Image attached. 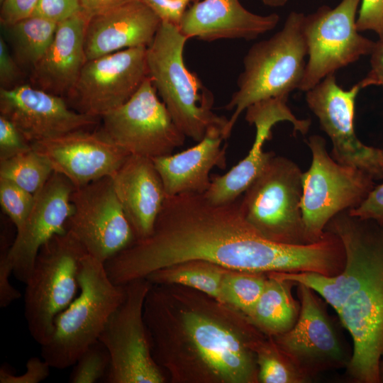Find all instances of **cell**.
<instances>
[{"mask_svg": "<svg viewBox=\"0 0 383 383\" xmlns=\"http://www.w3.org/2000/svg\"><path fill=\"white\" fill-rule=\"evenodd\" d=\"M201 260L229 270L255 272L316 271L321 254L315 243L272 241L245 218L240 200L209 203L203 194L167 196L152 233L104 262L116 284L145 278L179 262Z\"/></svg>", "mask_w": 383, "mask_h": 383, "instance_id": "obj_1", "label": "cell"}, {"mask_svg": "<svg viewBox=\"0 0 383 383\" xmlns=\"http://www.w3.org/2000/svg\"><path fill=\"white\" fill-rule=\"evenodd\" d=\"M143 317L170 383H259L254 348L267 335L242 311L197 289L152 284Z\"/></svg>", "mask_w": 383, "mask_h": 383, "instance_id": "obj_2", "label": "cell"}, {"mask_svg": "<svg viewBox=\"0 0 383 383\" xmlns=\"http://www.w3.org/2000/svg\"><path fill=\"white\" fill-rule=\"evenodd\" d=\"M340 239L345 255L341 272L329 285L336 311L353 340L347 365L359 383H380L383 357V225L351 216H334L326 229Z\"/></svg>", "mask_w": 383, "mask_h": 383, "instance_id": "obj_3", "label": "cell"}, {"mask_svg": "<svg viewBox=\"0 0 383 383\" xmlns=\"http://www.w3.org/2000/svg\"><path fill=\"white\" fill-rule=\"evenodd\" d=\"M304 15L290 12L279 30L254 43L248 50L237 79V90L225 106L234 111L223 133L225 140L249 106L270 99H287L292 91L299 89L308 56L303 30Z\"/></svg>", "mask_w": 383, "mask_h": 383, "instance_id": "obj_4", "label": "cell"}, {"mask_svg": "<svg viewBox=\"0 0 383 383\" xmlns=\"http://www.w3.org/2000/svg\"><path fill=\"white\" fill-rule=\"evenodd\" d=\"M187 40L177 25L162 21L146 48V60L148 77L174 123L186 137L199 142L212 126L225 131L228 119L212 111V93L184 64Z\"/></svg>", "mask_w": 383, "mask_h": 383, "instance_id": "obj_5", "label": "cell"}, {"mask_svg": "<svg viewBox=\"0 0 383 383\" xmlns=\"http://www.w3.org/2000/svg\"><path fill=\"white\" fill-rule=\"evenodd\" d=\"M79 283L78 295L56 317L51 339L40 346L41 357L55 369L74 365L99 340L126 295V285L114 284L104 263L89 254L82 260Z\"/></svg>", "mask_w": 383, "mask_h": 383, "instance_id": "obj_6", "label": "cell"}, {"mask_svg": "<svg viewBox=\"0 0 383 383\" xmlns=\"http://www.w3.org/2000/svg\"><path fill=\"white\" fill-rule=\"evenodd\" d=\"M87 254L66 230L40 248L26 284L24 316L30 335L40 346L51 339L56 317L78 295L82 260Z\"/></svg>", "mask_w": 383, "mask_h": 383, "instance_id": "obj_7", "label": "cell"}, {"mask_svg": "<svg viewBox=\"0 0 383 383\" xmlns=\"http://www.w3.org/2000/svg\"><path fill=\"white\" fill-rule=\"evenodd\" d=\"M307 143L312 159L302 174L301 207L305 235L312 243L321 239L334 216L359 206L375 185L365 172L340 164L331 157L323 137L311 135Z\"/></svg>", "mask_w": 383, "mask_h": 383, "instance_id": "obj_8", "label": "cell"}, {"mask_svg": "<svg viewBox=\"0 0 383 383\" xmlns=\"http://www.w3.org/2000/svg\"><path fill=\"white\" fill-rule=\"evenodd\" d=\"M303 172L292 160L274 155L244 192L240 209L264 237L279 243L308 244L301 207Z\"/></svg>", "mask_w": 383, "mask_h": 383, "instance_id": "obj_9", "label": "cell"}, {"mask_svg": "<svg viewBox=\"0 0 383 383\" xmlns=\"http://www.w3.org/2000/svg\"><path fill=\"white\" fill-rule=\"evenodd\" d=\"M126 285L123 301L99 337L108 350L111 363L106 383H165L164 371L154 360L143 309L152 284L145 278Z\"/></svg>", "mask_w": 383, "mask_h": 383, "instance_id": "obj_10", "label": "cell"}, {"mask_svg": "<svg viewBox=\"0 0 383 383\" xmlns=\"http://www.w3.org/2000/svg\"><path fill=\"white\" fill-rule=\"evenodd\" d=\"M361 0H341L334 8L321 6L304 15L308 47L299 90L306 91L329 74L370 55L374 41L361 35L356 20Z\"/></svg>", "mask_w": 383, "mask_h": 383, "instance_id": "obj_11", "label": "cell"}, {"mask_svg": "<svg viewBox=\"0 0 383 383\" xmlns=\"http://www.w3.org/2000/svg\"><path fill=\"white\" fill-rule=\"evenodd\" d=\"M99 131L129 155L172 154L186 136L172 120L149 77L125 104L103 116Z\"/></svg>", "mask_w": 383, "mask_h": 383, "instance_id": "obj_12", "label": "cell"}, {"mask_svg": "<svg viewBox=\"0 0 383 383\" xmlns=\"http://www.w3.org/2000/svg\"><path fill=\"white\" fill-rule=\"evenodd\" d=\"M71 201L73 211L65 230L79 240L89 255L104 263L135 240L111 177L75 188Z\"/></svg>", "mask_w": 383, "mask_h": 383, "instance_id": "obj_13", "label": "cell"}, {"mask_svg": "<svg viewBox=\"0 0 383 383\" xmlns=\"http://www.w3.org/2000/svg\"><path fill=\"white\" fill-rule=\"evenodd\" d=\"M359 82L348 90L340 87L335 74H329L306 92V102L332 143L331 157L338 163L360 169L374 180L383 179V149L368 146L354 128Z\"/></svg>", "mask_w": 383, "mask_h": 383, "instance_id": "obj_14", "label": "cell"}, {"mask_svg": "<svg viewBox=\"0 0 383 383\" xmlns=\"http://www.w3.org/2000/svg\"><path fill=\"white\" fill-rule=\"evenodd\" d=\"M147 47H135L85 62L68 95L77 111L101 118L121 106L148 77Z\"/></svg>", "mask_w": 383, "mask_h": 383, "instance_id": "obj_15", "label": "cell"}, {"mask_svg": "<svg viewBox=\"0 0 383 383\" xmlns=\"http://www.w3.org/2000/svg\"><path fill=\"white\" fill-rule=\"evenodd\" d=\"M297 285L300 311L295 324L271 337L306 381L321 372L347 367L350 357L317 294L304 284Z\"/></svg>", "mask_w": 383, "mask_h": 383, "instance_id": "obj_16", "label": "cell"}, {"mask_svg": "<svg viewBox=\"0 0 383 383\" xmlns=\"http://www.w3.org/2000/svg\"><path fill=\"white\" fill-rule=\"evenodd\" d=\"M0 115L11 121L31 144L89 130L101 119L72 110L63 97L31 84L1 88Z\"/></svg>", "mask_w": 383, "mask_h": 383, "instance_id": "obj_17", "label": "cell"}, {"mask_svg": "<svg viewBox=\"0 0 383 383\" xmlns=\"http://www.w3.org/2000/svg\"><path fill=\"white\" fill-rule=\"evenodd\" d=\"M285 98H274L254 104L246 109L245 119L256 128V134L248 154L223 175L211 177L209 188L204 193L206 199L213 205H222L238 199L261 174L275 155L265 152L263 145L272 138V128L280 121H289L294 132L306 134L310 127L309 119H299L287 106Z\"/></svg>", "mask_w": 383, "mask_h": 383, "instance_id": "obj_18", "label": "cell"}, {"mask_svg": "<svg viewBox=\"0 0 383 383\" xmlns=\"http://www.w3.org/2000/svg\"><path fill=\"white\" fill-rule=\"evenodd\" d=\"M74 189L65 176L54 172L34 195L33 207L8 251L13 274L18 281L28 282L40 248L65 231L73 211L71 196Z\"/></svg>", "mask_w": 383, "mask_h": 383, "instance_id": "obj_19", "label": "cell"}, {"mask_svg": "<svg viewBox=\"0 0 383 383\" xmlns=\"http://www.w3.org/2000/svg\"><path fill=\"white\" fill-rule=\"evenodd\" d=\"M31 146L75 188L111 177L129 155L99 131H77Z\"/></svg>", "mask_w": 383, "mask_h": 383, "instance_id": "obj_20", "label": "cell"}, {"mask_svg": "<svg viewBox=\"0 0 383 383\" xmlns=\"http://www.w3.org/2000/svg\"><path fill=\"white\" fill-rule=\"evenodd\" d=\"M162 21L143 0H131L89 18L84 35L86 60L131 48L148 47Z\"/></svg>", "mask_w": 383, "mask_h": 383, "instance_id": "obj_21", "label": "cell"}, {"mask_svg": "<svg viewBox=\"0 0 383 383\" xmlns=\"http://www.w3.org/2000/svg\"><path fill=\"white\" fill-rule=\"evenodd\" d=\"M279 19L275 13H254L240 0H200L185 11L177 26L187 39L252 40L274 29Z\"/></svg>", "mask_w": 383, "mask_h": 383, "instance_id": "obj_22", "label": "cell"}, {"mask_svg": "<svg viewBox=\"0 0 383 383\" xmlns=\"http://www.w3.org/2000/svg\"><path fill=\"white\" fill-rule=\"evenodd\" d=\"M111 177L135 240L149 236L167 197L152 159L129 155Z\"/></svg>", "mask_w": 383, "mask_h": 383, "instance_id": "obj_23", "label": "cell"}, {"mask_svg": "<svg viewBox=\"0 0 383 383\" xmlns=\"http://www.w3.org/2000/svg\"><path fill=\"white\" fill-rule=\"evenodd\" d=\"M224 128L212 126L194 146L174 155L152 158L167 196L184 193L204 194L211 182L214 167H226V148L221 147Z\"/></svg>", "mask_w": 383, "mask_h": 383, "instance_id": "obj_24", "label": "cell"}, {"mask_svg": "<svg viewBox=\"0 0 383 383\" xmlns=\"http://www.w3.org/2000/svg\"><path fill=\"white\" fill-rule=\"evenodd\" d=\"M87 21L82 11L57 24L50 47L31 69V85L62 97L70 94L87 62L84 35Z\"/></svg>", "mask_w": 383, "mask_h": 383, "instance_id": "obj_25", "label": "cell"}, {"mask_svg": "<svg viewBox=\"0 0 383 383\" xmlns=\"http://www.w3.org/2000/svg\"><path fill=\"white\" fill-rule=\"evenodd\" d=\"M294 282L267 274L264 289L255 305L245 313L262 333L274 336L290 330L295 324L300 304L292 296Z\"/></svg>", "mask_w": 383, "mask_h": 383, "instance_id": "obj_26", "label": "cell"}, {"mask_svg": "<svg viewBox=\"0 0 383 383\" xmlns=\"http://www.w3.org/2000/svg\"><path fill=\"white\" fill-rule=\"evenodd\" d=\"M211 262L192 260L149 274L152 284H180L204 292L218 300L223 280L229 271Z\"/></svg>", "mask_w": 383, "mask_h": 383, "instance_id": "obj_27", "label": "cell"}, {"mask_svg": "<svg viewBox=\"0 0 383 383\" xmlns=\"http://www.w3.org/2000/svg\"><path fill=\"white\" fill-rule=\"evenodd\" d=\"M3 27L9 38L16 60L33 69L50 47L57 23L40 17L30 16Z\"/></svg>", "mask_w": 383, "mask_h": 383, "instance_id": "obj_28", "label": "cell"}, {"mask_svg": "<svg viewBox=\"0 0 383 383\" xmlns=\"http://www.w3.org/2000/svg\"><path fill=\"white\" fill-rule=\"evenodd\" d=\"M54 172L49 161L33 148L0 161V178L9 180L35 195Z\"/></svg>", "mask_w": 383, "mask_h": 383, "instance_id": "obj_29", "label": "cell"}, {"mask_svg": "<svg viewBox=\"0 0 383 383\" xmlns=\"http://www.w3.org/2000/svg\"><path fill=\"white\" fill-rule=\"evenodd\" d=\"M267 274L230 270L221 287L218 300L245 314L260 298Z\"/></svg>", "mask_w": 383, "mask_h": 383, "instance_id": "obj_30", "label": "cell"}, {"mask_svg": "<svg viewBox=\"0 0 383 383\" xmlns=\"http://www.w3.org/2000/svg\"><path fill=\"white\" fill-rule=\"evenodd\" d=\"M259 383H302L306 379L275 344L271 336L260 340L254 348Z\"/></svg>", "mask_w": 383, "mask_h": 383, "instance_id": "obj_31", "label": "cell"}, {"mask_svg": "<svg viewBox=\"0 0 383 383\" xmlns=\"http://www.w3.org/2000/svg\"><path fill=\"white\" fill-rule=\"evenodd\" d=\"M111 357L99 340L91 344L79 356L70 373L69 382L95 383L104 380L109 369Z\"/></svg>", "mask_w": 383, "mask_h": 383, "instance_id": "obj_32", "label": "cell"}, {"mask_svg": "<svg viewBox=\"0 0 383 383\" xmlns=\"http://www.w3.org/2000/svg\"><path fill=\"white\" fill-rule=\"evenodd\" d=\"M35 196L15 183L0 178V204L3 211L18 230L28 217Z\"/></svg>", "mask_w": 383, "mask_h": 383, "instance_id": "obj_33", "label": "cell"}, {"mask_svg": "<svg viewBox=\"0 0 383 383\" xmlns=\"http://www.w3.org/2000/svg\"><path fill=\"white\" fill-rule=\"evenodd\" d=\"M32 148L30 143L6 118L0 115V161H4Z\"/></svg>", "mask_w": 383, "mask_h": 383, "instance_id": "obj_34", "label": "cell"}, {"mask_svg": "<svg viewBox=\"0 0 383 383\" xmlns=\"http://www.w3.org/2000/svg\"><path fill=\"white\" fill-rule=\"evenodd\" d=\"M82 11L79 0H39L32 16L58 24Z\"/></svg>", "mask_w": 383, "mask_h": 383, "instance_id": "obj_35", "label": "cell"}, {"mask_svg": "<svg viewBox=\"0 0 383 383\" xmlns=\"http://www.w3.org/2000/svg\"><path fill=\"white\" fill-rule=\"evenodd\" d=\"M26 371L20 375L13 373L8 365L0 368L1 383H39L50 374V365L43 358L30 357L26 362Z\"/></svg>", "mask_w": 383, "mask_h": 383, "instance_id": "obj_36", "label": "cell"}, {"mask_svg": "<svg viewBox=\"0 0 383 383\" xmlns=\"http://www.w3.org/2000/svg\"><path fill=\"white\" fill-rule=\"evenodd\" d=\"M3 238L0 254V307L6 308L21 296L10 282V276L13 274V266L8 256V251L13 243Z\"/></svg>", "mask_w": 383, "mask_h": 383, "instance_id": "obj_37", "label": "cell"}, {"mask_svg": "<svg viewBox=\"0 0 383 383\" xmlns=\"http://www.w3.org/2000/svg\"><path fill=\"white\" fill-rule=\"evenodd\" d=\"M360 32L372 31L383 33V0H361L357 20Z\"/></svg>", "mask_w": 383, "mask_h": 383, "instance_id": "obj_38", "label": "cell"}, {"mask_svg": "<svg viewBox=\"0 0 383 383\" xmlns=\"http://www.w3.org/2000/svg\"><path fill=\"white\" fill-rule=\"evenodd\" d=\"M348 211L353 216L383 225V184L375 186L359 206Z\"/></svg>", "mask_w": 383, "mask_h": 383, "instance_id": "obj_39", "label": "cell"}, {"mask_svg": "<svg viewBox=\"0 0 383 383\" xmlns=\"http://www.w3.org/2000/svg\"><path fill=\"white\" fill-rule=\"evenodd\" d=\"M39 0H3L0 21L9 26L33 16Z\"/></svg>", "mask_w": 383, "mask_h": 383, "instance_id": "obj_40", "label": "cell"}, {"mask_svg": "<svg viewBox=\"0 0 383 383\" xmlns=\"http://www.w3.org/2000/svg\"><path fill=\"white\" fill-rule=\"evenodd\" d=\"M162 21L178 25L185 11L200 0H143Z\"/></svg>", "mask_w": 383, "mask_h": 383, "instance_id": "obj_41", "label": "cell"}, {"mask_svg": "<svg viewBox=\"0 0 383 383\" xmlns=\"http://www.w3.org/2000/svg\"><path fill=\"white\" fill-rule=\"evenodd\" d=\"M370 69L359 82L362 89L377 86L383 88V33L378 35L370 53Z\"/></svg>", "mask_w": 383, "mask_h": 383, "instance_id": "obj_42", "label": "cell"}, {"mask_svg": "<svg viewBox=\"0 0 383 383\" xmlns=\"http://www.w3.org/2000/svg\"><path fill=\"white\" fill-rule=\"evenodd\" d=\"M19 69L4 38H0V82L1 88H9L19 75Z\"/></svg>", "mask_w": 383, "mask_h": 383, "instance_id": "obj_43", "label": "cell"}, {"mask_svg": "<svg viewBox=\"0 0 383 383\" xmlns=\"http://www.w3.org/2000/svg\"><path fill=\"white\" fill-rule=\"evenodd\" d=\"M131 0H79L82 11L89 18L109 11Z\"/></svg>", "mask_w": 383, "mask_h": 383, "instance_id": "obj_44", "label": "cell"}, {"mask_svg": "<svg viewBox=\"0 0 383 383\" xmlns=\"http://www.w3.org/2000/svg\"><path fill=\"white\" fill-rule=\"evenodd\" d=\"M262 2L270 7L279 8L284 6L288 0H261Z\"/></svg>", "mask_w": 383, "mask_h": 383, "instance_id": "obj_45", "label": "cell"}, {"mask_svg": "<svg viewBox=\"0 0 383 383\" xmlns=\"http://www.w3.org/2000/svg\"><path fill=\"white\" fill-rule=\"evenodd\" d=\"M379 374H380V382H383V357L382 358V360L380 362Z\"/></svg>", "mask_w": 383, "mask_h": 383, "instance_id": "obj_46", "label": "cell"}, {"mask_svg": "<svg viewBox=\"0 0 383 383\" xmlns=\"http://www.w3.org/2000/svg\"><path fill=\"white\" fill-rule=\"evenodd\" d=\"M1 3L3 1V0H0Z\"/></svg>", "mask_w": 383, "mask_h": 383, "instance_id": "obj_47", "label": "cell"}]
</instances>
